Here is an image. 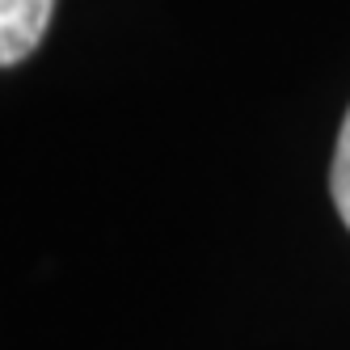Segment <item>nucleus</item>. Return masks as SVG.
<instances>
[{
	"label": "nucleus",
	"mask_w": 350,
	"mask_h": 350,
	"mask_svg": "<svg viewBox=\"0 0 350 350\" xmlns=\"http://www.w3.org/2000/svg\"><path fill=\"white\" fill-rule=\"evenodd\" d=\"M55 0H0V68L21 64L46 34Z\"/></svg>",
	"instance_id": "obj_1"
},
{
	"label": "nucleus",
	"mask_w": 350,
	"mask_h": 350,
	"mask_svg": "<svg viewBox=\"0 0 350 350\" xmlns=\"http://www.w3.org/2000/svg\"><path fill=\"white\" fill-rule=\"evenodd\" d=\"M329 194H334V207L342 215V224L350 228V110L342 118V131H338V148H334V169H329Z\"/></svg>",
	"instance_id": "obj_2"
}]
</instances>
